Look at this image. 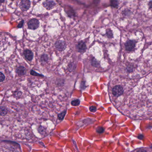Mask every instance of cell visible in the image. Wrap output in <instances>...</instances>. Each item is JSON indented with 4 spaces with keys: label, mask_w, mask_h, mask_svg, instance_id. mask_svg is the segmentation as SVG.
Returning <instances> with one entry per match:
<instances>
[{
    "label": "cell",
    "mask_w": 152,
    "mask_h": 152,
    "mask_svg": "<svg viewBox=\"0 0 152 152\" xmlns=\"http://www.w3.org/2000/svg\"><path fill=\"white\" fill-rule=\"evenodd\" d=\"M39 26V21L36 19H31L28 23V28L30 30H36L38 28Z\"/></svg>",
    "instance_id": "1"
},
{
    "label": "cell",
    "mask_w": 152,
    "mask_h": 152,
    "mask_svg": "<svg viewBox=\"0 0 152 152\" xmlns=\"http://www.w3.org/2000/svg\"><path fill=\"white\" fill-rule=\"evenodd\" d=\"M30 5H31V2L29 0H21L19 4L20 9L23 11H26L30 9Z\"/></svg>",
    "instance_id": "2"
},
{
    "label": "cell",
    "mask_w": 152,
    "mask_h": 152,
    "mask_svg": "<svg viewBox=\"0 0 152 152\" xmlns=\"http://www.w3.org/2000/svg\"><path fill=\"white\" fill-rule=\"evenodd\" d=\"M113 94L116 97H119L124 92L123 88L121 86H115L112 90Z\"/></svg>",
    "instance_id": "3"
},
{
    "label": "cell",
    "mask_w": 152,
    "mask_h": 152,
    "mask_svg": "<svg viewBox=\"0 0 152 152\" xmlns=\"http://www.w3.org/2000/svg\"><path fill=\"white\" fill-rule=\"evenodd\" d=\"M55 48L59 51H63L66 47V42L62 40H59L56 42L55 44Z\"/></svg>",
    "instance_id": "4"
},
{
    "label": "cell",
    "mask_w": 152,
    "mask_h": 152,
    "mask_svg": "<svg viewBox=\"0 0 152 152\" xmlns=\"http://www.w3.org/2000/svg\"><path fill=\"white\" fill-rule=\"evenodd\" d=\"M76 49L79 52L83 53L86 51L87 47L85 43L83 41H79L76 45Z\"/></svg>",
    "instance_id": "5"
},
{
    "label": "cell",
    "mask_w": 152,
    "mask_h": 152,
    "mask_svg": "<svg viewBox=\"0 0 152 152\" xmlns=\"http://www.w3.org/2000/svg\"><path fill=\"white\" fill-rule=\"evenodd\" d=\"M42 4L43 6L48 10L53 9L56 5V3L52 0H46L43 2Z\"/></svg>",
    "instance_id": "6"
},
{
    "label": "cell",
    "mask_w": 152,
    "mask_h": 152,
    "mask_svg": "<svg viewBox=\"0 0 152 152\" xmlns=\"http://www.w3.org/2000/svg\"><path fill=\"white\" fill-rule=\"evenodd\" d=\"M135 46V41L129 40L125 44V47L127 51H131L133 50Z\"/></svg>",
    "instance_id": "7"
},
{
    "label": "cell",
    "mask_w": 152,
    "mask_h": 152,
    "mask_svg": "<svg viewBox=\"0 0 152 152\" xmlns=\"http://www.w3.org/2000/svg\"><path fill=\"white\" fill-rule=\"evenodd\" d=\"M24 55L25 56V58L27 59L28 61H31L32 60L33 58V53L30 50H25V51H24Z\"/></svg>",
    "instance_id": "8"
},
{
    "label": "cell",
    "mask_w": 152,
    "mask_h": 152,
    "mask_svg": "<svg viewBox=\"0 0 152 152\" xmlns=\"http://www.w3.org/2000/svg\"><path fill=\"white\" fill-rule=\"evenodd\" d=\"M16 72L19 76H23L26 74V69L23 66H20L17 68Z\"/></svg>",
    "instance_id": "9"
},
{
    "label": "cell",
    "mask_w": 152,
    "mask_h": 152,
    "mask_svg": "<svg viewBox=\"0 0 152 152\" xmlns=\"http://www.w3.org/2000/svg\"><path fill=\"white\" fill-rule=\"evenodd\" d=\"M48 60V57L47 55H46V54H44L43 55H42L41 58V62L43 63L46 62Z\"/></svg>",
    "instance_id": "10"
},
{
    "label": "cell",
    "mask_w": 152,
    "mask_h": 152,
    "mask_svg": "<svg viewBox=\"0 0 152 152\" xmlns=\"http://www.w3.org/2000/svg\"><path fill=\"white\" fill-rule=\"evenodd\" d=\"M8 112L7 108L4 107H0V115H5Z\"/></svg>",
    "instance_id": "11"
},
{
    "label": "cell",
    "mask_w": 152,
    "mask_h": 152,
    "mask_svg": "<svg viewBox=\"0 0 152 152\" xmlns=\"http://www.w3.org/2000/svg\"><path fill=\"white\" fill-rule=\"evenodd\" d=\"M80 104V101L78 99H75L71 102L72 106H78Z\"/></svg>",
    "instance_id": "12"
},
{
    "label": "cell",
    "mask_w": 152,
    "mask_h": 152,
    "mask_svg": "<svg viewBox=\"0 0 152 152\" xmlns=\"http://www.w3.org/2000/svg\"><path fill=\"white\" fill-rule=\"evenodd\" d=\"M66 113V111H65L62 112V113H60L59 114H58V118L60 120H62L63 119V118L64 117Z\"/></svg>",
    "instance_id": "13"
},
{
    "label": "cell",
    "mask_w": 152,
    "mask_h": 152,
    "mask_svg": "<svg viewBox=\"0 0 152 152\" xmlns=\"http://www.w3.org/2000/svg\"><path fill=\"white\" fill-rule=\"evenodd\" d=\"M30 74L33 76H43V75H42L41 74H38L37 72H35L33 70H31L30 72Z\"/></svg>",
    "instance_id": "14"
},
{
    "label": "cell",
    "mask_w": 152,
    "mask_h": 152,
    "mask_svg": "<svg viewBox=\"0 0 152 152\" xmlns=\"http://www.w3.org/2000/svg\"><path fill=\"white\" fill-rule=\"evenodd\" d=\"M104 130V128L102 127H98V128H97L96 129V132L99 133H103Z\"/></svg>",
    "instance_id": "15"
},
{
    "label": "cell",
    "mask_w": 152,
    "mask_h": 152,
    "mask_svg": "<svg viewBox=\"0 0 152 152\" xmlns=\"http://www.w3.org/2000/svg\"><path fill=\"white\" fill-rule=\"evenodd\" d=\"M92 66H93L94 67H98V65H99V63L97 62L96 60L95 59H93L92 61Z\"/></svg>",
    "instance_id": "16"
},
{
    "label": "cell",
    "mask_w": 152,
    "mask_h": 152,
    "mask_svg": "<svg viewBox=\"0 0 152 152\" xmlns=\"http://www.w3.org/2000/svg\"><path fill=\"white\" fill-rule=\"evenodd\" d=\"M89 110L92 113H95L96 111V107L94 106H91L89 108Z\"/></svg>",
    "instance_id": "17"
},
{
    "label": "cell",
    "mask_w": 152,
    "mask_h": 152,
    "mask_svg": "<svg viewBox=\"0 0 152 152\" xmlns=\"http://www.w3.org/2000/svg\"><path fill=\"white\" fill-rule=\"evenodd\" d=\"M0 82H2L3 81L5 80V76L4 74H3L1 72L0 73Z\"/></svg>",
    "instance_id": "18"
},
{
    "label": "cell",
    "mask_w": 152,
    "mask_h": 152,
    "mask_svg": "<svg viewBox=\"0 0 152 152\" xmlns=\"http://www.w3.org/2000/svg\"><path fill=\"white\" fill-rule=\"evenodd\" d=\"M107 35H108V36L109 38H112V36H113L112 32V31L110 30H107Z\"/></svg>",
    "instance_id": "19"
},
{
    "label": "cell",
    "mask_w": 152,
    "mask_h": 152,
    "mask_svg": "<svg viewBox=\"0 0 152 152\" xmlns=\"http://www.w3.org/2000/svg\"><path fill=\"white\" fill-rule=\"evenodd\" d=\"M24 21L22 20V21H21L19 23V25L18 26V27L19 28H21L22 27V26L23 25V24H24Z\"/></svg>",
    "instance_id": "20"
},
{
    "label": "cell",
    "mask_w": 152,
    "mask_h": 152,
    "mask_svg": "<svg viewBox=\"0 0 152 152\" xmlns=\"http://www.w3.org/2000/svg\"><path fill=\"white\" fill-rule=\"evenodd\" d=\"M136 152H147L146 150L144 149H140L137 150Z\"/></svg>",
    "instance_id": "21"
}]
</instances>
